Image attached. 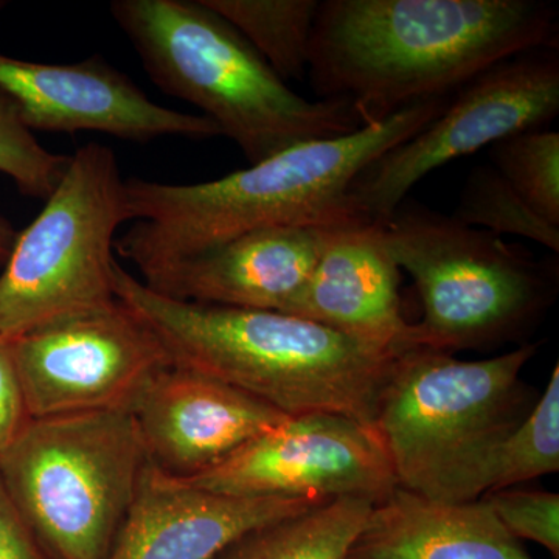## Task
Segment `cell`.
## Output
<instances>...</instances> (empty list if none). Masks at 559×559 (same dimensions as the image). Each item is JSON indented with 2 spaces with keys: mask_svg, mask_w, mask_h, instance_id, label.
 <instances>
[{
  "mask_svg": "<svg viewBox=\"0 0 559 559\" xmlns=\"http://www.w3.org/2000/svg\"><path fill=\"white\" fill-rule=\"evenodd\" d=\"M543 47H558V16L539 0H325L308 72L322 100L369 127Z\"/></svg>",
  "mask_w": 559,
  "mask_h": 559,
  "instance_id": "cell-1",
  "label": "cell"
},
{
  "mask_svg": "<svg viewBox=\"0 0 559 559\" xmlns=\"http://www.w3.org/2000/svg\"><path fill=\"white\" fill-rule=\"evenodd\" d=\"M451 95L415 103L344 138L293 146L226 178L187 186L124 179L128 219L138 223L116 240L117 253L148 280L263 227L370 219L353 204L352 183L437 119Z\"/></svg>",
  "mask_w": 559,
  "mask_h": 559,
  "instance_id": "cell-2",
  "label": "cell"
},
{
  "mask_svg": "<svg viewBox=\"0 0 559 559\" xmlns=\"http://www.w3.org/2000/svg\"><path fill=\"white\" fill-rule=\"evenodd\" d=\"M114 290L159 334L173 362L226 382L288 417L326 412L373 425L393 356L285 312L162 296L117 261Z\"/></svg>",
  "mask_w": 559,
  "mask_h": 559,
  "instance_id": "cell-3",
  "label": "cell"
},
{
  "mask_svg": "<svg viewBox=\"0 0 559 559\" xmlns=\"http://www.w3.org/2000/svg\"><path fill=\"white\" fill-rule=\"evenodd\" d=\"M109 10L153 83L201 109L250 165L364 128L349 103L290 91L202 0H114Z\"/></svg>",
  "mask_w": 559,
  "mask_h": 559,
  "instance_id": "cell-4",
  "label": "cell"
},
{
  "mask_svg": "<svg viewBox=\"0 0 559 559\" xmlns=\"http://www.w3.org/2000/svg\"><path fill=\"white\" fill-rule=\"evenodd\" d=\"M536 349L480 360L428 348L393 356L371 428L400 488L444 502L487 495L500 443L533 407L521 373Z\"/></svg>",
  "mask_w": 559,
  "mask_h": 559,
  "instance_id": "cell-5",
  "label": "cell"
},
{
  "mask_svg": "<svg viewBox=\"0 0 559 559\" xmlns=\"http://www.w3.org/2000/svg\"><path fill=\"white\" fill-rule=\"evenodd\" d=\"M382 242L414 280L423 318L400 352L495 349L527 340L557 296V266L499 235L404 200L382 221Z\"/></svg>",
  "mask_w": 559,
  "mask_h": 559,
  "instance_id": "cell-6",
  "label": "cell"
},
{
  "mask_svg": "<svg viewBox=\"0 0 559 559\" xmlns=\"http://www.w3.org/2000/svg\"><path fill=\"white\" fill-rule=\"evenodd\" d=\"M148 465L131 412L32 418L0 479L50 559H108Z\"/></svg>",
  "mask_w": 559,
  "mask_h": 559,
  "instance_id": "cell-7",
  "label": "cell"
},
{
  "mask_svg": "<svg viewBox=\"0 0 559 559\" xmlns=\"http://www.w3.org/2000/svg\"><path fill=\"white\" fill-rule=\"evenodd\" d=\"M127 221L116 153L100 143L81 146L3 263L0 336L13 341L116 304V231Z\"/></svg>",
  "mask_w": 559,
  "mask_h": 559,
  "instance_id": "cell-8",
  "label": "cell"
},
{
  "mask_svg": "<svg viewBox=\"0 0 559 559\" xmlns=\"http://www.w3.org/2000/svg\"><path fill=\"white\" fill-rule=\"evenodd\" d=\"M558 114V47L514 55L463 83L437 119L371 162L349 198L382 223L429 173L511 135L549 130Z\"/></svg>",
  "mask_w": 559,
  "mask_h": 559,
  "instance_id": "cell-9",
  "label": "cell"
},
{
  "mask_svg": "<svg viewBox=\"0 0 559 559\" xmlns=\"http://www.w3.org/2000/svg\"><path fill=\"white\" fill-rule=\"evenodd\" d=\"M13 355L31 418L131 412L146 384L173 364L159 334L119 299L22 334Z\"/></svg>",
  "mask_w": 559,
  "mask_h": 559,
  "instance_id": "cell-10",
  "label": "cell"
},
{
  "mask_svg": "<svg viewBox=\"0 0 559 559\" xmlns=\"http://www.w3.org/2000/svg\"><path fill=\"white\" fill-rule=\"evenodd\" d=\"M187 481L235 498H355L373 506L399 488L373 428L326 412L288 417Z\"/></svg>",
  "mask_w": 559,
  "mask_h": 559,
  "instance_id": "cell-11",
  "label": "cell"
},
{
  "mask_svg": "<svg viewBox=\"0 0 559 559\" xmlns=\"http://www.w3.org/2000/svg\"><path fill=\"white\" fill-rule=\"evenodd\" d=\"M0 91L16 103L32 131H94L134 142L165 135L194 140L221 135L207 117L151 102L130 76L102 57L75 64H44L0 53Z\"/></svg>",
  "mask_w": 559,
  "mask_h": 559,
  "instance_id": "cell-12",
  "label": "cell"
},
{
  "mask_svg": "<svg viewBox=\"0 0 559 559\" xmlns=\"http://www.w3.org/2000/svg\"><path fill=\"white\" fill-rule=\"evenodd\" d=\"M151 465L191 480L241 450L288 415L226 382L173 362L131 409Z\"/></svg>",
  "mask_w": 559,
  "mask_h": 559,
  "instance_id": "cell-13",
  "label": "cell"
},
{
  "mask_svg": "<svg viewBox=\"0 0 559 559\" xmlns=\"http://www.w3.org/2000/svg\"><path fill=\"white\" fill-rule=\"evenodd\" d=\"M353 223L359 221L263 227L142 282L176 300L285 312L334 231Z\"/></svg>",
  "mask_w": 559,
  "mask_h": 559,
  "instance_id": "cell-14",
  "label": "cell"
},
{
  "mask_svg": "<svg viewBox=\"0 0 559 559\" xmlns=\"http://www.w3.org/2000/svg\"><path fill=\"white\" fill-rule=\"evenodd\" d=\"M329 500L218 495L148 462L108 559H216L246 533Z\"/></svg>",
  "mask_w": 559,
  "mask_h": 559,
  "instance_id": "cell-15",
  "label": "cell"
},
{
  "mask_svg": "<svg viewBox=\"0 0 559 559\" xmlns=\"http://www.w3.org/2000/svg\"><path fill=\"white\" fill-rule=\"evenodd\" d=\"M400 267L378 221L334 231L285 314L311 320L385 356L399 355L411 323L401 311Z\"/></svg>",
  "mask_w": 559,
  "mask_h": 559,
  "instance_id": "cell-16",
  "label": "cell"
},
{
  "mask_svg": "<svg viewBox=\"0 0 559 559\" xmlns=\"http://www.w3.org/2000/svg\"><path fill=\"white\" fill-rule=\"evenodd\" d=\"M345 559H533L484 499L444 502L396 488L371 507Z\"/></svg>",
  "mask_w": 559,
  "mask_h": 559,
  "instance_id": "cell-17",
  "label": "cell"
},
{
  "mask_svg": "<svg viewBox=\"0 0 559 559\" xmlns=\"http://www.w3.org/2000/svg\"><path fill=\"white\" fill-rule=\"evenodd\" d=\"M371 507L362 499L329 500L246 533L216 559H345Z\"/></svg>",
  "mask_w": 559,
  "mask_h": 559,
  "instance_id": "cell-18",
  "label": "cell"
},
{
  "mask_svg": "<svg viewBox=\"0 0 559 559\" xmlns=\"http://www.w3.org/2000/svg\"><path fill=\"white\" fill-rule=\"evenodd\" d=\"M240 32L283 81L308 70L319 0H202Z\"/></svg>",
  "mask_w": 559,
  "mask_h": 559,
  "instance_id": "cell-19",
  "label": "cell"
},
{
  "mask_svg": "<svg viewBox=\"0 0 559 559\" xmlns=\"http://www.w3.org/2000/svg\"><path fill=\"white\" fill-rule=\"evenodd\" d=\"M558 469L559 367L555 364L540 399L500 443L488 492L520 487Z\"/></svg>",
  "mask_w": 559,
  "mask_h": 559,
  "instance_id": "cell-20",
  "label": "cell"
},
{
  "mask_svg": "<svg viewBox=\"0 0 559 559\" xmlns=\"http://www.w3.org/2000/svg\"><path fill=\"white\" fill-rule=\"evenodd\" d=\"M492 167L540 219L559 229V132H522L489 146Z\"/></svg>",
  "mask_w": 559,
  "mask_h": 559,
  "instance_id": "cell-21",
  "label": "cell"
},
{
  "mask_svg": "<svg viewBox=\"0 0 559 559\" xmlns=\"http://www.w3.org/2000/svg\"><path fill=\"white\" fill-rule=\"evenodd\" d=\"M460 223L499 235H516L559 253V229L540 219L492 165L469 173L454 213Z\"/></svg>",
  "mask_w": 559,
  "mask_h": 559,
  "instance_id": "cell-22",
  "label": "cell"
},
{
  "mask_svg": "<svg viewBox=\"0 0 559 559\" xmlns=\"http://www.w3.org/2000/svg\"><path fill=\"white\" fill-rule=\"evenodd\" d=\"M70 156L44 148L24 123L16 103L0 91V173L25 197L47 201L66 170Z\"/></svg>",
  "mask_w": 559,
  "mask_h": 559,
  "instance_id": "cell-23",
  "label": "cell"
},
{
  "mask_svg": "<svg viewBox=\"0 0 559 559\" xmlns=\"http://www.w3.org/2000/svg\"><path fill=\"white\" fill-rule=\"evenodd\" d=\"M518 540H532L559 559V495L518 487L488 492L484 498Z\"/></svg>",
  "mask_w": 559,
  "mask_h": 559,
  "instance_id": "cell-24",
  "label": "cell"
},
{
  "mask_svg": "<svg viewBox=\"0 0 559 559\" xmlns=\"http://www.w3.org/2000/svg\"><path fill=\"white\" fill-rule=\"evenodd\" d=\"M13 355V341L0 336V455L31 421Z\"/></svg>",
  "mask_w": 559,
  "mask_h": 559,
  "instance_id": "cell-25",
  "label": "cell"
},
{
  "mask_svg": "<svg viewBox=\"0 0 559 559\" xmlns=\"http://www.w3.org/2000/svg\"><path fill=\"white\" fill-rule=\"evenodd\" d=\"M0 559H50L0 479Z\"/></svg>",
  "mask_w": 559,
  "mask_h": 559,
  "instance_id": "cell-26",
  "label": "cell"
},
{
  "mask_svg": "<svg viewBox=\"0 0 559 559\" xmlns=\"http://www.w3.org/2000/svg\"><path fill=\"white\" fill-rule=\"evenodd\" d=\"M17 231L11 226L9 219L0 213V264L5 263L7 259H9L11 249H13L14 241L17 238Z\"/></svg>",
  "mask_w": 559,
  "mask_h": 559,
  "instance_id": "cell-27",
  "label": "cell"
}]
</instances>
